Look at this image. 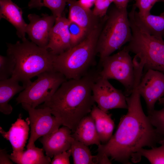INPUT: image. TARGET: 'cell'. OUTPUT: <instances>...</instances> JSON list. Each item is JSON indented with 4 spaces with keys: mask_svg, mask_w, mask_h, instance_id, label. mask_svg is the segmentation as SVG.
<instances>
[{
    "mask_svg": "<svg viewBox=\"0 0 164 164\" xmlns=\"http://www.w3.org/2000/svg\"><path fill=\"white\" fill-rule=\"evenodd\" d=\"M135 82L132 93L126 96L128 112L121 118L117 129L106 143L98 146L97 155L100 160L104 156L121 163L131 164L135 154L143 147L151 148L164 139L145 114Z\"/></svg>",
    "mask_w": 164,
    "mask_h": 164,
    "instance_id": "cell-1",
    "label": "cell"
},
{
    "mask_svg": "<svg viewBox=\"0 0 164 164\" xmlns=\"http://www.w3.org/2000/svg\"><path fill=\"white\" fill-rule=\"evenodd\" d=\"M99 72L91 70L80 79L67 80L40 108H48L62 125L74 132L95 104L92 88Z\"/></svg>",
    "mask_w": 164,
    "mask_h": 164,
    "instance_id": "cell-2",
    "label": "cell"
},
{
    "mask_svg": "<svg viewBox=\"0 0 164 164\" xmlns=\"http://www.w3.org/2000/svg\"><path fill=\"white\" fill-rule=\"evenodd\" d=\"M7 55L15 63L11 77L22 82L25 88L32 82V77L54 70L55 55L48 49L40 47L27 39L17 41L15 44L7 43Z\"/></svg>",
    "mask_w": 164,
    "mask_h": 164,
    "instance_id": "cell-3",
    "label": "cell"
},
{
    "mask_svg": "<svg viewBox=\"0 0 164 164\" xmlns=\"http://www.w3.org/2000/svg\"><path fill=\"white\" fill-rule=\"evenodd\" d=\"M100 31V28L96 26L79 43L55 55L53 62L54 69L68 80L79 79L87 74L94 64Z\"/></svg>",
    "mask_w": 164,
    "mask_h": 164,
    "instance_id": "cell-4",
    "label": "cell"
},
{
    "mask_svg": "<svg viewBox=\"0 0 164 164\" xmlns=\"http://www.w3.org/2000/svg\"><path fill=\"white\" fill-rule=\"evenodd\" d=\"M136 7L133 6L128 13L132 36L124 47L142 60L144 68L156 70L164 73V40L163 38L150 34L136 18Z\"/></svg>",
    "mask_w": 164,
    "mask_h": 164,
    "instance_id": "cell-5",
    "label": "cell"
},
{
    "mask_svg": "<svg viewBox=\"0 0 164 164\" xmlns=\"http://www.w3.org/2000/svg\"><path fill=\"white\" fill-rule=\"evenodd\" d=\"M128 14L127 8L120 9L115 6L107 15L96 46L100 62L131 40L132 33Z\"/></svg>",
    "mask_w": 164,
    "mask_h": 164,
    "instance_id": "cell-6",
    "label": "cell"
},
{
    "mask_svg": "<svg viewBox=\"0 0 164 164\" xmlns=\"http://www.w3.org/2000/svg\"><path fill=\"white\" fill-rule=\"evenodd\" d=\"M20 92L16 99L17 104L24 103L36 108L49 100L61 84L67 80L60 73L54 69L38 75Z\"/></svg>",
    "mask_w": 164,
    "mask_h": 164,
    "instance_id": "cell-7",
    "label": "cell"
},
{
    "mask_svg": "<svg viewBox=\"0 0 164 164\" xmlns=\"http://www.w3.org/2000/svg\"><path fill=\"white\" fill-rule=\"evenodd\" d=\"M129 53L124 47L116 53L106 57L100 62L102 69L99 72L101 77L121 83L125 87L126 96L132 93L135 80L134 65Z\"/></svg>",
    "mask_w": 164,
    "mask_h": 164,
    "instance_id": "cell-8",
    "label": "cell"
},
{
    "mask_svg": "<svg viewBox=\"0 0 164 164\" xmlns=\"http://www.w3.org/2000/svg\"><path fill=\"white\" fill-rule=\"evenodd\" d=\"M21 104L28 112L30 126V135L26 146L27 149L36 146L35 142L38 139L55 132L62 125L56 118L52 115L48 108L36 109L26 104Z\"/></svg>",
    "mask_w": 164,
    "mask_h": 164,
    "instance_id": "cell-9",
    "label": "cell"
},
{
    "mask_svg": "<svg viewBox=\"0 0 164 164\" xmlns=\"http://www.w3.org/2000/svg\"><path fill=\"white\" fill-rule=\"evenodd\" d=\"M92 89L94 101L102 111L108 112L113 109H128L126 96L121 90L114 87L108 80L99 76L93 84Z\"/></svg>",
    "mask_w": 164,
    "mask_h": 164,
    "instance_id": "cell-10",
    "label": "cell"
},
{
    "mask_svg": "<svg viewBox=\"0 0 164 164\" xmlns=\"http://www.w3.org/2000/svg\"><path fill=\"white\" fill-rule=\"evenodd\" d=\"M138 91L145 101L148 114L151 113L154 110L156 102L164 96V73L147 70L138 85Z\"/></svg>",
    "mask_w": 164,
    "mask_h": 164,
    "instance_id": "cell-11",
    "label": "cell"
},
{
    "mask_svg": "<svg viewBox=\"0 0 164 164\" xmlns=\"http://www.w3.org/2000/svg\"><path fill=\"white\" fill-rule=\"evenodd\" d=\"M28 18L29 23L26 26V33L31 42L40 47L46 48L56 18L53 15L43 13L40 15L30 14Z\"/></svg>",
    "mask_w": 164,
    "mask_h": 164,
    "instance_id": "cell-12",
    "label": "cell"
},
{
    "mask_svg": "<svg viewBox=\"0 0 164 164\" xmlns=\"http://www.w3.org/2000/svg\"><path fill=\"white\" fill-rule=\"evenodd\" d=\"M69 22L68 19L63 15L56 19L46 48L54 55L61 54L71 48L68 29Z\"/></svg>",
    "mask_w": 164,
    "mask_h": 164,
    "instance_id": "cell-13",
    "label": "cell"
},
{
    "mask_svg": "<svg viewBox=\"0 0 164 164\" xmlns=\"http://www.w3.org/2000/svg\"><path fill=\"white\" fill-rule=\"evenodd\" d=\"M72 132L69 128L63 126L55 132L42 137L39 140L46 155L51 158L70 149L74 139Z\"/></svg>",
    "mask_w": 164,
    "mask_h": 164,
    "instance_id": "cell-14",
    "label": "cell"
},
{
    "mask_svg": "<svg viewBox=\"0 0 164 164\" xmlns=\"http://www.w3.org/2000/svg\"><path fill=\"white\" fill-rule=\"evenodd\" d=\"M29 118L25 121L21 115L15 123L12 124L9 130L6 132L0 127V132L2 137L10 143L12 152L24 151L29 131Z\"/></svg>",
    "mask_w": 164,
    "mask_h": 164,
    "instance_id": "cell-15",
    "label": "cell"
},
{
    "mask_svg": "<svg viewBox=\"0 0 164 164\" xmlns=\"http://www.w3.org/2000/svg\"><path fill=\"white\" fill-rule=\"evenodd\" d=\"M22 9L11 0H0V18L4 19L11 23L16 30V34L22 41L25 37L27 24L22 17Z\"/></svg>",
    "mask_w": 164,
    "mask_h": 164,
    "instance_id": "cell-16",
    "label": "cell"
},
{
    "mask_svg": "<svg viewBox=\"0 0 164 164\" xmlns=\"http://www.w3.org/2000/svg\"><path fill=\"white\" fill-rule=\"evenodd\" d=\"M73 132V138L87 146L101 144L94 121L90 114L81 119Z\"/></svg>",
    "mask_w": 164,
    "mask_h": 164,
    "instance_id": "cell-17",
    "label": "cell"
},
{
    "mask_svg": "<svg viewBox=\"0 0 164 164\" xmlns=\"http://www.w3.org/2000/svg\"><path fill=\"white\" fill-rule=\"evenodd\" d=\"M107 113L95 104L90 113L94 121L100 140L103 144L106 143L111 138L114 127L111 114Z\"/></svg>",
    "mask_w": 164,
    "mask_h": 164,
    "instance_id": "cell-18",
    "label": "cell"
},
{
    "mask_svg": "<svg viewBox=\"0 0 164 164\" xmlns=\"http://www.w3.org/2000/svg\"><path fill=\"white\" fill-rule=\"evenodd\" d=\"M19 82L11 77L0 81V111L8 115L12 112L13 108L9 103L17 94L21 92L25 88L20 85Z\"/></svg>",
    "mask_w": 164,
    "mask_h": 164,
    "instance_id": "cell-19",
    "label": "cell"
},
{
    "mask_svg": "<svg viewBox=\"0 0 164 164\" xmlns=\"http://www.w3.org/2000/svg\"><path fill=\"white\" fill-rule=\"evenodd\" d=\"M69 6L68 19L84 29L87 32L96 26H94L95 17L90 9H87L76 0H67Z\"/></svg>",
    "mask_w": 164,
    "mask_h": 164,
    "instance_id": "cell-20",
    "label": "cell"
},
{
    "mask_svg": "<svg viewBox=\"0 0 164 164\" xmlns=\"http://www.w3.org/2000/svg\"><path fill=\"white\" fill-rule=\"evenodd\" d=\"M9 156L18 164H49L51 161L50 157L44 155L43 149L36 146L25 151L12 152Z\"/></svg>",
    "mask_w": 164,
    "mask_h": 164,
    "instance_id": "cell-21",
    "label": "cell"
},
{
    "mask_svg": "<svg viewBox=\"0 0 164 164\" xmlns=\"http://www.w3.org/2000/svg\"><path fill=\"white\" fill-rule=\"evenodd\" d=\"M135 16L146 30L151 35L160 38L164 36V14L152 15L151 13L141 15L135 9Z\"/></svg>",
    "mask_w": 164,
    "mask_h": 164,
    "instance_id": "cell-22",
    "label": "cell"
},
{
    "mask_svg": "<svg viewBox=\"0 0 164 164\" xmlns=\"http://www.w3.org/2000/svg\"><path fill=\"white\" fill-rule=\"evenodd\" d=\"M70 149L74 164H100L97 155L93 156L87 145L74 138Z\"/></svg>",
    "mask_w": 164,
    "mask_h": 164,
    "instance_id": "cell-23",
    "label": "cell"
},
{
    "mask_svg": "<svg viewBox=\"0 0 164 164\" xmlns=\"http://www.w3.org/2000/svg\"><path fill=\"white\" fill-rule=\"evenodd\" d=\"M161 145L150 149H141L134 155L131 161L134 163L139 162L142 156L146 158L152 164H164V139L159 142Z\"/></svg>",
    "mask_w": 164,
    "mask_h": 164,
    "instance_id": "cell-24",
    "label": "cell"
},
{
    "mask_svg": "<svg viewBox=\"0 0 164 164\" xmlns=\"http://www.w3.org/2000/svg\"><path fill=\"white\" fill-rule=\"evenodd\" d=\"M67 0H30L28 4L29 9H40L45 7L49 9L56 18L61 17L64 10Z\"/></svg>",
    "mask_w": 164,
    "mask_h": 164,
    "instance_id": "cell-25",
    "label": "cell"
},
{
    "mask_svg": "<svg viewBox=\"0 0 164 164\" xmlns=\"http://www.w3.org/2000/svg\"><path fill=\"white\" fill-rule=\"evenodd\" d=\"M15 63L9 56L0 55V80L11 77L14 72Z\"/></svg>",
    "mask_w": 164,
    "mask_h": 164,
    "instance_id": "cell-26",
    "label": "cell"
},
{
    "mask_svg": "<svg viewBox=\"0 0 164 164\" xmlns=\"http://www.w3.org/2000/svg\"><path fill=\"white\" fill-rule=\"evenodd\" d=\"M68 29L71 40V48L80 42L86 33L88 32L78 24L70 21Z\"/></svg>",
    "mask_w": 164,
    "mask_h": 164,
    "instance_id": "cell-27",
    "label": "cell"
},
{
    "mask_svg": "<svg viewBox=\"0 0 164 164\" xmlns=\"http://www.w3.org/2000/svg\"><path fill=\"white\" fill-rule=\"evenodd\" d=\"M159 110H154L148 114V116L151 123L158 132L164 137V105Z\"/></svg>",
    "mask_w": 164,
    "mask_h": 164,
    "instance_id": "cell-28",
    "label": "cell"
},
{
    "mask_svg": "<svg viewBox=\"0 0 164 164\" xmlns=\"http://www.w3.org/2000/svg\"><path fill=\"white\" fill-rule=\"evenodd\" d=\"M113 0H96L92 11L96 17H103L106 15L108 9Z\"/></svg>",
    "mask_w": 164,
    "mask_h": 164,
    "instance_id": "cell-29",
    "label": "cell"
},
{
    "mask_svg": "<svg viewBox=\"0 0 164 164\" xmlns=\"http://www.w3.org/2000/svg\"><path fill=\"white\" fill-rule=\"evenodd\" d=\"M159 0H136L134 5L138 9V14L143 15L150 13L152 8Z\"/></svg>",
    "mask_w": 164,
    "mask_h": 164,
    "instance_id": "cell-30",
    "label": "cell"
},
{
    "mask_svg": "<svg viewBox=\"0 0 164 164\" xmlns=\"http://www.w3.org/2000/svg\"><path fill=\"white\" fill-rule=\"evenodd\" d=\"M71 155V151L70 149L57 154L53 157L51 164H70V157Z\"/></svg>",
    "mask_w": 164,
    "mask_h": 164,
    "instance_id": "cell-31",
    "label": "cell"
},
{
    "mask_svg": "<svg viewBox=\"0 0 164 164\" xmlns=\"http://www.w3.org/2000/svg\"><path fill=\"white\" fill-rule=\"evenodd\" d=\"M13 162L10 158L5 149L0 150V164H12Z\"/></svg>",
    "mask_w": 164,
    "mask_h": 164,
    "instance_id": "cell-32",
    "label": "cell"
},
{
    "mask_svg": "<svg viewBox=\"0 0 164 164\" xmlns=\"http://www.w3.org/2000/svg\"><path fill=\"white\" fill-rule=\"evenodd\" d=\"M96 0H79L78 2L83 7L87 9H90V8L95 4Z\"/></svg>",
    "mask_w": 164,
    "mask_h": 164,
    "instance_id": "cell-33",
    "label": "cell"
},
{
    "mask_svg": "<svg viewBox=\"0 0 164 164\" xmlns=\"http://www.w3.org/2000/svg\"><path fill=\"white\" fill-rule=\"evenodd\" d=\"M129 0H113L115 6L120 9L127 8Z\"/></svg>",
    "mask_w": 164,
    "mask_h": 164,
    "instance_id": "cell-34",
    "label": "cell"
},
{
    "mask_svg": "<svg viewBox=\"0 0 164 164\" xmlns=\"http://www.w3.org/2000/svg\"><path fill=\"white\" fill-rule=\"evenodd\" d=\"M159 104L161 105H164V96L160 98L159 100Z\"/></svg>",
    "mask_w": 164,
    "mask_h": 164,
    "instance_id": "cell-35",
    "label": "cell"
},
{
    "mask_svg": "<svg viewBox=\"0 0 164 164\" xmlns=\"http://www.w3.org/2000/svg\"><path fill=\"white\" fill-rule=\"evenodd\" d=\"M158 2H162L164 3V0H159ZM162 13L164 14V12Z\"/></svg>",
    "mask_w": 164,
    "mask_h": 164,
    "instance_id": "cell-36",
    "label": "cell"
},
{
    "mask_svg": "<svg viewBox=\"0 0 164 164\" xmlns=\"http://www.w3.org/2000/svg\"><path fill=\"white\" fill-rule=\"evenodd\" d=\"M163 37H164V36H163Z\"/></svg>",
    "mask_w": 164,
    "mask_h": 164,
    "instance_id": "cell-37",
    "label": "cell"
}]
</instances>
